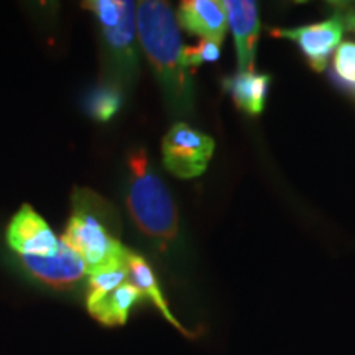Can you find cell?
<instances>
[{
  "instance_id": "5",
  "label": "cell",
  "mask_w": 355,
  "mask_h": 355,
  "mask_svg": "<svg viewBox=\"0 0 355 355\" xmlns=\"http://www.w3.org/2000/svg\"><path fill=\"white\" fill-rule=\"evenodd\" d=\"M104 38V60L110 69V81L128 84L135 76L139 66L137 53V7L135 2L123 0L121 20L114 25L101 26Z\"/></svg>"
},
{
  "instance_id": "1",
  "label": "cell",
  "mask_w": 355,
  "mask_h": 355,
  "mask_svg": "<svg viewBox=\"0 0 355 355\" xmlns=\"http://www.w3.org/2000/svg\"><path fill=\"white\" fill-rule=\"evenodd\" d=\"M137 30L150 64L173 112L193 107V83L184 63L180 25L166 2L146 0L137 8Z\"/></svg>"
},
{
  "instance_id": "16",
  "label": "cell",
  "mask_w": 355,
  "mask_h": 355,
  "mask_svg": "<svg viewBox=\"0 0 355 355\" xmlns=\"http://www.w3.org/2000/svg\"><path fill=\"white\" fill-rule=\"evenodd\" d=\"M184 63L188 69H194L202 63H214L220 56V44L212 40H201L198 46H184Z\"/></svg>"
},
{
  "instance_id": "13",
  "label": "cell",
  "mask_w": 355,
  "mask_h": 355,
  "mask_svg": "<svg viewBox=\"0 0 355 355\" xmlns=\"http://www.w3.org/2000/svg\"><path fill=\"white\" fill-rule=\"evenodd\" d=\"M128 254V252H127ZM87 282V311L96 309L110 293L128 282V266L127 255L121 260H115L101 268L89 272Z\"/></svg>"
},
{
  "instance_id": "9",
  "label": "cell",
  "mask_w": 355,
  "mask_h": 355,
  "mask_svg": "<svg viewBox=\"0 0 355 355\" xmlns=\"http://www.w3.org/2000/svg\"><path fill=\"white\" fill-rule=\"evenodd\" d=\"M227 24L237 44L239 73H254L255 46L260 33V20L255 2L227 0L224 2Z\"/></svg>"
},
{
  "instance_id": "2",
  "label": "cell",
  "mask_w": 355,
  "mask_h": 355,
  "mask_svg": "<svg viewBox=\"0 0 355 355\" xmlns=\"http://www.w3.org/2000/svg\"><path fill=\"white\" fill-rule=\"evenodd\" d=\"M61 241L81 255L87 273L123 259L128 252L121 242L115 207L87 188H74L71 194V216Z\"/></svg>"
},
{
  "instance_id": "6",
  "label": "cell",
  "mask_w": 355,
  "mask_h": 355,
  "mask_svg": "<svg viewBox=\"0 0 355 355\" xmlns=\"http://www.w3.org/2000/svg\"><path fill=\"white\" fill-rule=\"evenodd\" d=\"M7 243L20 257H48L60 248L61 241L32 206L24 204L8 224Z\"/></svg>"
},
{
  "instance_id": "8",
  "label": "cell",
  "mask_w": 355,
  "mask_h": 355,
  "mask_svg": "<svg viewBox=\"0 0 355 355\" xmlns=\"http://www.w3.org/2000/svg\"><path fill=\"white\" fill-rule=\"evenodd\" d=\"M344 25L339 19L324 20L321 24H313L293 30H275V37L295 40L300 44L301 51L308 58L313 69L322 71L327 60L336 48H339L343 38Z\"/></svg>"
},
{
  "instance_id": "14",
  "label": "cell",
  "mask_w": 355,
  "mask_h": 355,
  "mask_svg": "<svg viewBox=\"0 0 355 355\" xmlns=\"http://www.w3.org/2000/svg\"><path fill=\"white\" fill-rule=\"evenodd\" d=\"M144 298L141 291L133 283L127 282L110 293L96 309L89 311L92 318L104 326H122L127 322L130 309Z\"/></svg>"
},
{
  "instance_id": "15",
  "label": "cell",
  "mask_w": 355,
  "mask_h": 355,
  "mask_svg": "<svg viewBox=\"0 0 355 355\" xmlns=\"http://www.w3.org/2000/svg\"><path fill=\"white\" fill-rule=\"evenodd\" d=\"M122 105V87L117 83L104 81L91 92L87 99V110L92 117L107 122L119 112Z\"/></svg>"
},
{
  "instance_id": "10",
  "label": "cell",
  "mask_w": 355,
  "mask_h": 355,
  "mask_svg": "<svg viewBox=\"0 0 355 355\" xmlns=\"http://www.w3.org/2000/svg\"><path fill=\"white\" fill-rule=\"evenodd\" d=\"M178 25L201 40L222 43L227 32V12L224 2L217 0H186L180 3L176 15Z\"/></svg>"
},
{
  "instance_id": "3",
  "label": "cell",
  "mask_w": 355,
  "mask_h": 355,
  "mask_svg": "<svg viewBox=\"0 0 355 355\" xmlns=\"http://www.w3.org/2000/svg\"><path fill=\"white\" fill-rule=\"evenodd\" d=\"M132 178L127 191V206L140 232L159 242L175 241L180 224L170 191L150 168L144 150L128 157Z\"/></svg>"
},
{
  "instance_id": "7",
  "label": "cell",
  "mask_w": 355,
  "mask_h": 355,
  "mask_svg": "<svg viewBox=\"0 0 355 355\" xmlns=\"http://www.w3.org/2000/svg\"><path fill=\"white\" fill-rule=\"evenodd\" d=\"M26 272L43 285L64 291L78 285L87 275V266L73 248L61 241L55 254L48 257H20Z\"/></svg>"
},
{
  "instance_id": "17",
  "label": "cell",
  "mask_w": 355,
  "mask_h": 355,
  "mask_svg": "<svg viewBox=\"0 0 355 355\" xmlns=\"http://www.w3.org/2000/svg\"><path fill=\"white\" fill-rule=\"evenodd\" d=\"M334 66L340 78L347 83H355V43L339 44L336 51Z\"/></svg>"
},
{
  "instance_id": "4",
  "label": "cell",
  "mask_w": 355,
  "mask_h": 355,
  "mask_svg": "<svg viewBox=\"0 0 355 355\" xmlns=\"http://www.w3.org/2000/svg\"><path fill=\"white\" fill-rule=\"evenodd\" d=\"M163 163L181 180L202 175L214 155V140L186 123L173 125L163 139Z\"/></svg>"
},
{
  "instance_id": "11",
  "label": "cell",
  "mask_w": 355,
  "mask_h": 355,
  "mask_svg": "<svg viewBox=\"0 0 355 355\" xmlns=\"http://www.w3.org/2000/svg\"><path fill=\"white\" fill-rule=\"evenodd\" d=\"M268 74L237 73L235 76L225 79L224 86L232 94V99L239 109L247 114L259 115L265 109L266 92L270 86Z\"/></svg>"
},
{
  "instance_id": "12",
  "label": "cell",
  "mask_w": 355,
  "mask_h": 355,
  "mask_svg": "<svg viewBox=\"0 0 355 355\" xmlns=\"http://www.w3.org/2000/svg\"><path fill=\"white\" fill-rule=\"evenodd\" d=\"M127 266H128V278H130L133 285H135L141 291V295L152 300L153 304L159 309V313H162L163 316H165L166 321L171 322L178 331H181L183 334H188V331H186L184 327L180 324V321H178V319L171 314L170 308H168L165 296H163L162 290H159L157 278H155L152 266L146 263V260L144 259V257L135 254V252L128 250Z\"/></svg>"
}]
</instances>
